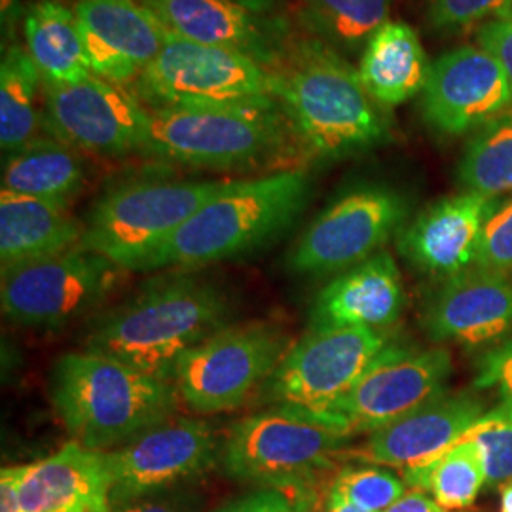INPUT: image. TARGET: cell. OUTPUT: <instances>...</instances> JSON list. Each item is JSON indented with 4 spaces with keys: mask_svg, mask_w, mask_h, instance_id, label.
Listing matches in <instances>:
<instances>
[{
    "mask_svg": "<svg viewBox=\"0 0 512 512\" xmlns=\"http://www.w3.org/2000/svg\"><path fill=\"white\" fill-rule=\"evenodd\" d=\"M150 118L135 93L95 74L73 86L44 84L42 122L74 150L109 158L143 152Z\"/></svg>",
    "mask_w": 512,
    "mask_h": 512,
    "instance_id": "cell-13",
    "label": "cell"
},
{
    "mask_svg": "<svg viewBox=\"0 0 512 512\" xmlns=\"http://www.w3.org/2000/svg\"><path fill=\"white\" fill-rule=\"evenodd\" d=\"M135 90L152 109L213 107L272 97V78L247 55L167 33Z\"/></svg>",
    "mask_w": 512,
    "mask_h": 512,
    "instance_id": "cell-9",
    "label": "cell"
},
{
    "mask_svg": "<svg viewBox=\"0 0 512 512\" xmlns=\"http://www.w3.org/2000/svg\"><path fill=\"white\" fill-rule=\"evenodd\" d=\"M471 440L484 467L486 484L501 486L512 480V416L501 403L465 433L461 442Z\"/></svg>",
    "mask_w": 512,
    "mask_h": 512,
    "instance_id": "cell-33",
    "label": "cell"
},
{
    "mask_svg": "<svg viewBox=\"0 0 512 512\" xmlns=\"http://www.w3.org/2000/svg\"><path fill=\"white\" fill-rule=\"evenodd\" d=\"M310 186L302 169L228 181L148 260L145 270H190L255 251L293 226L308 205Z\"/></svg>",
    "mask_w": 512,
    "mask_h": 512,
    "instance_id": "cell-4",
    "label": "cell"
},
{
    "mask_svg": "<svg viewBox=\"0 0 512 512\" xmlns=\"http://www.w3.org/2000/svg\"><path fill=\"white\" fill-rule=\"evenodd\" d=\"M23 8V0H2V37L6 42V37L14 38V31L18 27L19 21L23 23V16H25Z\"/></svg>",
    "mask_w": 512,
    "mask_h": 512,
    "instance_id": "cell-41",
    "label": "cell"
},
{
    "mask_svg": "<svg viewBox=\"0 0 512 512\" xmlns=\"http://www.w3.org/2000/svg\"><path fill=\"white\" fill-rule=\"evenodd\" d=\"M143 154L207 169L274 164L302 152L274 97L213 107L150 109Z\"/></svg>",
    "mask_w": 512,
    "mask_h": 512,
    "instance_id": "cell-5",
    "label": "cell"
},
{
    "mask_svg": "<svg viewBox=\"0 0 512 512\" xmlns=\"http://www.w3.org/2000/svg\"><path fill=\"white\" fill-rule=\"evenodd\" d=\"M404 306L403 283L393 256L380 251L332 279L313 300L310 329H382Z\"/></svg>",
    "mask_w": 512,
    "mask_h": 512,
    "instance_id": "cell-22",
    "label": "cell"
},
{
    "mask_svg": "<svg viewBox=\"0 0 512 512\" xmlns=\"http://www.w3.org/2000/svg\"><path fill=\"white\" fill-rule=\"evenodd\" d=\"M384 512H448L442 509L439 503L423 490H408L406 494L395 501L389 509Z\"/></svg>",
    "mask_w": 512,
    "mask_h": 512,
    "instance_id": "cell-40",
    "label": "cell"
},
{
    "mask_svg": "<svg viewBox=\"0 0 512 512\" xmlns=\"http://www.w3.org/2000/svg\"><path fill=\"white\" fill-rule=\"evenodd\" d=\"M421 93L423 118L448 135L467 133L512 109L507 76L494 55L480 46L440 55Z\"/></svg>",
    "mask_w": 512,
    "mask_h": 512,
    "instance_id": "cell-16",
    "label": "cell"
},
{
    "mask_svg": "<svg viewBox=\"0 0 512 512\" xmlns=\"http://www.w3.org/2000/svg\"><path fill=\"white\" fill-rule=\"evenodd\" d=\"M165 31L251 57L268 71L287 54L293 27L283 14H256L230 0H139Z\"/></svg>",
    "mask_w": 512,
    "mask_h": 512,
    "instance_id": "cell-17",
    "label": "cell"
},
{
    "mask_svg": "<svg viewBox=\"0 0 512 512\" xmlns=\"http://www.w3.org/2000/svg\"><path fill=\"white\" fill-rule=\"evenodd\" d=\"M348 440L344 431L306 408L275 404L232 427L222 463L228 475L260 486H317Z\"/></svg>",
    "mask_w": 512,
    "mask_h": 512,
    "instance_id": "cell-7",
    "label": "cell"
},
{
    "mask_svg": "<svg viewBox=\"0 0 512 512\" xmlns=\"http://www.w3.org/2000/svg\"><path fill=\"white\" fill-rule=\"evenodd\" d=\"M228 311L217 285L194 275H169L103 315L88 334L86 351L173 382L184 355L226 327Z\"/></svg>",
    "mask_w": 512,
    "mask_h": 512,
    "instance_id": "cell-2",
    "label": "cell"
},
{
    "mask_svg": "<svg viewBox=\"0 0 512 512\" xmlns=\"http://www.w3.org/2000/svg\"><path fill=\"white\" fill-rule=\"evenodd\" d=\"M228 181H133L110 188L88 213L80 249L120 270H145L203 203Z\"/></svg>",
    "mask_w": 512,
    "mask_h": 512,
    "instance_id": "cell-6",
    "label": "cell"
},
{
    "mask_svg": "<svg viewBox=\"0 0 512 512\" xmlns=\"http://www.w3.org/2000/svg\"><path fill=\"white\" fill-rule=\"evenodd\" d=\"M450 372L452 359L442 349L389 344L348 393L313 414L349 439L374 433L442 395Z\"/></svg>",
    "mask_w": 512,
    "mask_h": 512,
    "instance_id": "cell-11",
    "label": "cell"
},
{
    "mask_svg": "<svg viewBox=\"0 0 512 512\" xmlns=\"http://www.w3.org/2000/svg\"><path fill=\"white\" fill-rule=\"evenodd\" d=\"M319 505L321 495L315 484H287L260 486L217 512H315Z\"/></svg>",
    "mask_w": 512,
    "mask_h": 512,
    "instance_id": "cell-35",
    "label": "cell"
},
{
    "mask_svg": "<svg viewBox=\"0 0 512 512\" xmlns=\"http://www.w3.org/2000/svg\"><path fill=\"white\" fill-rule=\"evenodd\" d=\"M86 184V169L73 147L55 137H37L2 167V190L38 200L69 203Z\"/></svg>",
    "mask_w": 512,
    "mask_h": 512,
    "instance_id": "cell-27",
    "label": "cell"
},
{
    "mask_svg": "<svg viewBox=\"0 0 512 512\" xmlns=\"http://www.w3.org/2000/svg\"><path fill=\"white\" fill-rule=\"evenodd\" d=\"M21 512H114L105 452L73 440L23 465Z\"/></svg>",
    "mask_w": 512,
    "mask_h": 512,
    "instance_id": "cell-23",
    "label": "cell"
},
{
    "mask_svg": "<svg viewBox=\"0 0 512 512\" xmlns=\"http://www.w3.org/2000/svg\"><path fill=\"white\" fill-rule=\"evenodd\" d=\"M389 346L380 329L308 330L260 387V401L317 412L344 393Z\"/></svg>",
    "mask_w": 512,
    "mask_h": 512,
    "instance_id": "cell-12",
    "label": "cell"
},
{
    "mask_svg": "<svg viewBox=\"0 0 512 512\" xmlns=\"http://www.w3.org/2000/svg\"><path fill=\"white\" fill-rule=\"evenodd\" d=\"M403 473L410 488L427 492L448 512L469 509L486 484L482 461L471 440L459 442L439 458Z\"/></svg>",
    "mask_w": 512,
    "mask_h": 512,
    "instance_id": "cell-30",
    "label": "cell"
},
{
    "mask_svg": "<svg viewBox=\"0 0 512 512\" xmlns=\"http://www.w3.org/2000/svg\"><path fill=\"white\" fill-rule=\"evenodd\" d=\"M391 6L393 0H300L296 19L308 37L340 54H357L389 21Z\"/></svg>",
    "mask_w": 512,
    "mask_h": 512,
    "instance_id": "cell-28",
    "label": "cell"
},
{
    "mask_svg": "<svg viewBox=\"0 0 512 512\" xmlns=\"http://www.w3.org/2000/svg\"><path fill=\"white\" fill-rule=\"evenodd\" d=\"M408 203L387 186H365L330 203L294 245L289 266L298 274H330L380 253L403 224Z\"/></svg>",
    "mask_w": 512,
    "mask_h": 512,
    "instance_id": "cell-14",
    "label": "cell"
},
{
    "mask_svg": "<svg viewBox=\"0 0 512 512\" xmlns=\"http://www.w3.org/2000/svg\"><path fill=\"white\" fill-rule=\"evenodd\" d=\"M497 211L494 198L476 192L440 200L404 228L399 249L414 266L439 277H454L475 266L486 222Z\"/></svg>",
    "mask_w": 512,
    "mask_h": 512,
    "instance_id": "cell-20",
    "label": "cell"
},
{
    "mask_svg": "<svg viewBox=\"0 0 512 512\" xmlns=\"http://www.w3.org/2000/svg\"><path fill=\"white\" fill-rule=\"evenodd\" d=\"M507 18L512 19V10H511V14H509V16H507Z\"/></svg>",
    "mask_w": 512,
    "mask_h": 512,
    "instance_id": "cell-46",
    "label": "cell"
},
{
    "mask_svg": "<svg viewBox=\"0 0 512 512\" xmlns=\"http://www.w3.org/2000/svg\"><path fill=\"white\" fill-rule=\"evenodd\" d=\"M475 268L505 274L512 270V200L497 209L486 222L478 251Z\"/></svg>",
    "mask_w": 512,
    "mask_h": 512,
    "instance_id": "cell-36",
    "label": "cell"
},
{
    "mask_svg": "<svg viewBox=\"0 0 512 512\" xmlns=\"http://www.w3.org/2000/svg\"><path fill=\"white\" fill-rule=\"evenodd\" d=\"M431 63L416 31L404 21L384 23L363 50L359 76L372 99L397 107L423 92Z\"/></svg>",
    "mask_w": 512,
    "mask_h": 512,
    "instance_id": "cell-25",
    "label": "cell"
},
{
    "mask_svg": "<svg viewBox=\"0 0 512 512\" xmlns=\"http://www.w3.org/2000/svg\"><path fill=\"white\" fill-rule=\"evenodd\" d=\"M270 78L272 97L308 158H344L387 141L384 107L366 90L359 69L329 44L294 37Z\"/></svg>",
    "mask_w": 512,
    "mask_h": 512,
    "instance_id": "cell-1",
    "label": "cell"
},
{
    "mask_svg": "<svg viewBox=\"0 0 512 512\" xmlns=\"http://www.w3.org/2000/svg\"><path fill=\"white\" fill-rule=\"evenodd\" d=\"M25 48L46 86H73L88 80L92 69L74 8L63 0H37L23 16Z\"/></svg>",
    "mask_w": 512,
    "mask_h": 512,
    "instance_id": "cell-26",
    "label": "cell"
},
{
    "mask_svg": "<svg viewBox=\"0 0 512 512\" xmlns=\"http://www.w3.org/2000/svg\"><path fill=\"white\" fill-rule=\"evenodd\" d=\"M291 348L287 334L275 325L224 327L184 355L173 384L194 410H234L266 384Z\"/></svg>",
    "mask_w": 512,
    "mask_h": 512,
    "instance_id": "cell-8",
    "label": "cell"
},
{
    "mask_svg": "<svg viewBox=\"0 0 512 512\" xmlns=\"http://www.w3.org/2000/svg\"><path fill=\"white\" fill-rule=\"evenodd\" d=\"M256 14H281V0H230Z\"/></svg>",
    "mask_w": 512,
    "mask_h": 512,
    "instance_id": "cell-43",
    "label": "cell"
},
{
    "mask_svg": "<svg viewBox=\"0 0 512 512\" xmlns=\"http://www.w3.org/2000/svg\"><path fill=\"white\" fill-rule=\"evenodd\" d=\"M459 179L469 192L486 198L512 190V122L476 137L459 164Z\"/></svg>",
    "mask_w": 512,
    "mask_h": 512,
    "instance_id": "cell-31",
    "label": "cell"
},
{
    "mask_svg": "<svg viewBox=\"0 0 512 512\" xmlns=\"http://www.w3.org/2000/svg\"><path fill=\"white\" fill-rule=\"evenodd\" d=\"M73 8L90 69L99 78L135 84L165 46L164 25L139 0H78Z\"/></svg>",
    "mask_w": 512,
    "mask_h": 512,
    "instance_id": "cell-18",
    "label": "cell"
},
{
    "mask_svg": "<svg viewBox=\"0 0 512 512\" xmlns=\"http://www.w3.org/2000/svg\"><path fill=\"white\" fill-rule=\"evenodd\" d=\"M114 512H179L173 505H167L162 501H148V499H137L126 503L122 507H116Z\"/></svg>",
    "mask_w": 512,
    "mask_h": 512,
    "instance_id": "cell-42",
    "label": "cell"
},
{
    "mask_svg": "<svg viewBox=\"0 0 512 512\" xmlns=\"http://www.w3.org/2000/svg\"><path fill=\"white\" fill-rule=\"evenodd\" d=\"M476 387L497 389L512 408V340L490 349L476 368Z\"/></svg>",
    "mask_w": 512,
    "mask_h": 512,
    "instance_id": "cell-37",
    "label": "cell"
},
{
    "mask_svg": "<svg viewBox=\"0 0 512 512\" xmlns=\"http://www.w3.org/2000/svg\"><path fill=\"white\" fill-rule=\"evenodd\" d=\"M408 492V484L389 469L344 467L332 478L327 501H344L368 512H384Z\"/></svg>",
    "mask_w": 512,
    "mask_h": 512,
    "instance_id": "cell-32",
    "label": "cell"
},
{
    "mask_svg": "<svg viewBox=\"0 0 512 512\" xmlns=\"http://www.w3.org/2000/svg\"><path fill=\"white\" fill-rule=\"evenodd\" d=\"M215 456L217 440L205 421L169 418L150 427L105 452L112 509L200 475L213 465Z\"/></svg>",
    "mask_w": 512,
    "mask_h": 512,
    "instance_id": "cell-15",
    "label": "cell"
},
{
    "mask_svg": "<svg viewBox=\"0 0 512 512\" xmlns=\"http://www.w3.org/2000/svg\"><path fill=\"white\" fill-rule=\"evenodd\" d=\"M484 416V404L475 397L442 393L401 420L370 433L363 444L344 448L340 458L403 471L418 467L459 444Z\"/></svg>",
    "mask_w": 512,
    "mask_h": 512,
    "instance_id": "cell-19",
    "label": "cell"
},
{
    "mask_svg": "<svg viewBox=\"0 0 512 512\" xmlns=\"http://www.w3.org/2000/svg\"><path fill=\"white\" fill-rule=\"evenodd\" d=\"M23 465L4 467L0 473V512H21Z\"/></svg>",
    "mask_w": 512,
    "mask_h": 512,
    "instance_id": "cell-39",
    "label": "cell"
},
{
    "mask_svg": "<svg viewBox=\"0 0 512 512\" xmlns=\"http://www.w3.org/2000/svg\"><path fill=\"white\" fill-rule=\"evenodd\" d=\"M499 495H501L499 512H512V480L499 486Z\"/></svg>",
    "mask_w": 512,
    "mask_h": 512,
    "instance_id": "cell-44",
    "label": "cell"
},
{
    "mask_svg": "<svg viewBox=\"0 0 512 512\" xmlns=\"http://www.w3.org/2000/svg\"><path fill=\"white\" fill-rule=\"evenodd\" d=\"M437 342L488 344L512 330V283L505 274L467 270L446 279L425 313Z\"/></svg>",
    "mask_w": 512,
    "mask_h": 512,
    "instance_id": "cell-21",
    "label": "cell"
},
{
    "mask_svg": "<svg viewBox=\"0 0 512 512\" xmlns=\"http://www.w3.org/2000/svg\"><path fill=\"white\" fill-rule=\"evenodd\" d=\"M74 2H78V0H74Z\"/></svg>",
    "mask_w": 512,
    "mask_h": 512,
    "instance_id": "cell-47",
    "label": "cell"
},
{
    "mask_svg": "<svg viewBox=\"0 0 512 512\" xmlns=\"http://www.w3.org/2000/svg\"><path fill=\"white\" fill-rule=\"evenodd\" d=\"M120 272L107 258L80 247L2 268V313L21 327H63L99 306Z\"/></svg>",
    "mask_w": 512,
    "mask_h": 512,
    "instance_id": "cell-10",
    "label": "cell"
},
{
    "mask_svg": "<svg viewBox=\"0 0 512 512\" xmlns=\"http://www.w3.org/2000/svg\"><path fill=\"white\" fill-rule=\"evenodd\" d=\"M40 82L42 76L27 48L18 42L4 46L0 63V148L6 156L37 139Z\"/></svg>",
    "mask_w": 512,
    "mask_h": 512,
    "instance_id": "cell-29",
    "label": "cell"
},
{
    "mask_svg": "<svg viewBox=\"0 0 512 512\" xmlns=\"http://www.w3.org/2000/svg\"><path fill=\"white\" fill-rule=\"evenodd\" d=\"M84 224L69 203L0 192V264L18 266L78 247Z\"/></svg>",
    "mask_w": 512,
    "mask_h": 512,
    "instance_id": "cell-24",
    "label": "cell"
},
{
    "mask_svg": "<svg viewBox=\"0 0 512 512\" xmlns=\"http://www.w3.org/2000/svg\"><path fill=\"white\" fill-rule=\"evenodd\" d=\"M476 42L480 48L494 55L501 65L512 92V19H492L478 27Z\"/></svg>",
    "mask_w": 512,
    "mask_h": 512,
    "instance_id": "cell-38",
    "label": "cell"
},
{
    "mask_svg": "<svg viewBox=\"0 0 512 512\" xmlns=\"http://www.w3.org/2000/svg\"><path fill=\"white\" fill-rule=\"evenodd\" d=\"M511 10L512 0H427V19L435 31L442 33L507 18Z\"/></svg>",
    "mask_w": 512,
    "mask_h": 512,
    "instance_id": "cell-34",
    "label": "cell"
},
{
    "mask_svg": "<svg viewBox=\"0 0 512 512\" xmlns=\"http://www.w3.org/2000/svg\"><path fill=\"white\" fill-rule=\"evenodd\" d=\"M173 382L92 351L63 355L50 376V401L74 442L97 452L124 446L169 420L179 404Z\"/></svg>",
    "mask_w": 512,
    "mask_h": 512,
    "instance_id": "cell-3",
    "label": "cell"
},
{
    "mask_svg": "<svg viewBox=\"0 0 512 512\" xmlns=\"http://www.w3.org/2000/svg\"><path fill=\"white\" fill-rule=\"evenodd\" d=\"M323 512H368L363 511V509H359V507H355V505H349V503H344V501H327L325 503V511Z\"/></svg>",
    "mask_w": 512,
    "mask_h": 512,
    "instance_id": "cell-45",
    "label": "cell"
}]
</instances>
